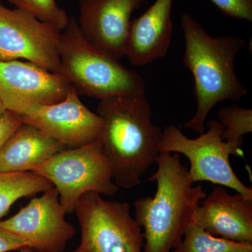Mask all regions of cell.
<instances>
[{
    "instance_id": "6da1fadb",
    "label": "cell",
    "mask_w": 252,
    "mask_h": 252,
    "mask_svg": "<svg viewBox=\"0 0 252 252\" xmlns=\"http://www.w3.org/2000/svg\"><path fill=\"white\" fill-rule=\"evenodd\" d=\"M96 113L102 121L99 140L120 188L132 189L156 162L162 130L152 122L145 94L99 100Z\"/></svg>"
},
{
    "instance_id": "7a4b0ae2",
    "label": "cell",
    "mask_w": 252,
    "mask_h": 252,
    "mask_svg": "<svg viewBox=\"0 0 252 252\" xmlns=\"http://www.w3.org/2000/svg\"><path fill=\"white\" fill-rule=\"evenodd\" d=\"M154 197L136 200L135 219L143 229V252H170L180 245L186 230L194 222L199 204L206 197L202 186H194L178 153L160 152Z\"/></svg>"
},
{
    "instance_id": "3957f363",
    "label": "cell",
    "mask_w": 252,
    "mask_h": 252,
    "mask_svg": "<svg viewBox=\"0 0 252 252\" xmlns=\"http://www.w3.org/2000/svg\"><path fill=\"white\" fill-rule=\"evenodd\" d=\"M181 26L185 40L183 63L193 74L197 101L195 115L183 127L202 134L207 116L217 104L239 101L248 94L235 71V59L245 41L234 36L214 37L188 13L182 14Z\"/></svg>"
},
{
    "instance_id": "277c9868",
    "label": "cell",
    "mask_w": 252,
    "mask_h": 252,
    "mask_svg": "<svg viewBox=\"0 0 252 252\" xmlns=\"http://www.w3.org/2000/svg\"><path fill=\"white\" fill-rule=\"evenodd\" d=\"M59 51L61 74L78 94L99 100L145 94L143 78L124 67L119 60L91 46L73 16L61 32Z\"/></svg>"
},
{
    "instance_id": "5b68a950",
    "label": "cell",
    "mask_w": 252,
    "mask_h": 252,
    "mask_svg": "<svg viewBox=\"0 0 252 252\" xmlns=\"http://www.w3.org/2000/svg\"><path fill=\"white\" fill-rule=\"evenodd\" d=\"M32 172L47 179L57 189L66 214L75 211L79 199L88 192L112 196L119 189L99 139L54 154Z\"/></svg>"
},
{
    "instance_id": "8992f818",
    "label": "cell",
    "mask_w": 252,
    "mask_h": 252,
    "mask_svg": "<svg viewBox=\"0 0 252 252\" xmlns=\"http://www.w3.org/2000/svg\"><path fill=\"white\" fill-rule=\"evenodd\" d=\"M208 130L196 139H190L180 127L168 126L162 131L158 146L160 152H175L185 155L190 161L189 176L193 183L209 182L223 186L252 198V187H246L237 177L230 165V155L243 157L241 147L221 139V124L218 120L210 121Z\"/></svg>"
},
{
    "instance_id": "52a82bcc",
    "label": "cell",
    "mask_w": 252,
    "mask_h": 252,
    "mask_svg": "<svg viewBox=\"0 0 252 252\" xmlns=\"http://www.w3.org/2000/svg\"><path fill=\"white\" fill-rule=\"evenodd\" d=\"M81 227V243L71 252H143L142 228L127 203L104 200L88 192L75 208Z\"/></svg>"
},
{
    "instance_id": "ba28073f",
    "label": "cell",
    "mask_w": 252,
    "mask_h": 252,
    "mask_svg": "<svg viewBox=\"0 0 252 252\" xmlns=\"http://www.w3.org/2000/svg\"><path fill=\"white\" fill-rule=\"evenodd\" d=\"M61 32L31 13L0 3V61L24 59L61 74Z\"/></svg>"
},
{
    "instance_id": "9c48e42d",
    "label": "cell",
    "mask_w": 252,
    "mask_h": 252,
    "mask_svg": "<svg viewBox=\"0 0 252 252\" xmlns=\"http://www.w3.org/2000/svg\"><path fill=\"white\" fill-rule=\"evenodd\" d=\"M65 215L59 191L53 187L32 199L14 216L0 220V228L23 239L34 250L62 252L77 234Z\"/></svg>"
},
{
    "instance_id": "30bf717a",
    "label": "cell",
    "mask_w": 252,
    "mask_h": 252,
    "mask_svg": "<svg viewBox=\"0 0 252 252\" xmlns=\"http://www.w3.org/2000/svg\"><path fill=\"white\" fill-rule=\"evenodd\" d=\"M72 86L64 76L29 61H0V100L6 110L23 115L36 106L65 99Z\"/></svg>"
},
{
    "instance_id": "8fae6325",
    "label": "cell",
    "mask_w": 252,
    "mask_h": 252,
    "mask_svg": "<svg viewBox=\"0 0 252 252\" xmlns=\"http://www.w3.org/2000/svg\"><path fill=\"white\" fill-rule=\"evenodd\" d=\"M21 121L70 149L98 140L102 121L81 102L74 88L65 99L49 105L36 106L21 115Z\"/></svg>"
},
{
    "instance_id": "7c38bea8",
    "label": "cell",
    "mask_w": 252,
    "mask_h": 252,
    "mask_svg": "<svg viewBox=\"0 0 252 252\" xmlns=\"http://www.w3.org/2000/svg\"><path fill=\"white\" fill-rule=\"evenodd\" d=\"M146 0H79L78 26L96 49L119 60L125 56L131 16Z\"/></svg>"
},
{
    "instance_id": "4fadbf2b",
    "label": "cell",
    "mask_w": 252,
    "mask_h": 252,
    "mask_svg": "<svg viewBox=\"0 0 252 252\" xmlns=\"http://www.w3.org/2000/svg\"><path fill=\"white\" fill-rule=\"evenodd\" d=\"M193 223L214 236L252 243V198L230 195L222 186H215L199 204Z\"/></svg>"
},
{
    "instance_id": "5bb4252c",
    "label": "cell",
    "mask_w": 252,
    "mask_h": 252,
    "mask_svg": "<svg viewBox=\"0 0 252 252\" xmlns=\"http://www.w3.org/2000/svg\"><path fill=\"white\" fill-rule=\"evenodd\" d=\"M173 0H156L138 18L131 21L125 56L143 67L164 57L172 42Z\"/></svg>"
},
{
    "instance_id": "9a60e30c",
    "label": "cell",
    "mask_w": 252,
    "mask_h": 252,
    "mask_svg": "<svg viewBox=\"0 0 252 252\" xmlns=\"http://www.w3.org/2000/svg\"><path fill=\"white\" fill-rule=\"evenodd\" d=\"M64 149L61 142L22 122L0 152V172H32Z\"/></svg>"
},
{
    "instance_id": "2e32d148",
    "label": "cell",
    "mask_w": 252,
    "mask_h": 252,
    "mask_svg": "<svg viewBox=\"0 0 252 252\" xmlns=\"http://www.w3.org/2000/svg\"><path fill=\"white\" fill-rule=\"evenodd\" d=\"M54 187L33 172H0V220L20 198L43 193Z\"/></svg>"
},
{
    "instance_id": "e0dca14e",
    "label": "cell",
    "mask_w": 252,
    "mask_h": 252,
    "mask_svg": "<svg viewBox=\"0 0 252 252\" xmlns=\"http://www.w3.org/2000/svg\"><path fill=\"white\" fill-rule=\"evenodd\" d=\"M174 252H252V243L214 236L193 223L186 230L182 242Z\"/></svg>"
},
{
    "instance_id": "ac0fdd59",
    "label": "cell",
    "mask_w": 252,
    "mask_h": 252,
    "mask_svg": "<svg viewBox=\"0 0 252 252\" xmlns=\"http://www.w3.org/2000/svg\"><path fill=\"white\" fill-rule=\"evenodd\" d=\"M217 117L223 127L222 140L242 148L243 136L252 132V109L233 104L220 109Z\"/></svg>"
},
{
    "instance_id": "d6986e66",
    "label": "cell",
    "mask_w": 252,
    "mask_h": 252,
    "mask_svg": "<svg viewBox=\"0 0 252 252\" xmlns=\"http://www.w3.org/2000/svg\"><path fill=\"white\" fill-rule=\"evenodd\" d=\"M17 9L31 13L39 21L50 23L63 31L69 22L67 13L56 0H8Z\"/></svg>"
},
{
    "instance_id": "ffe728a7",
    "label": "cell",
    "mask_w": 252,
    "mask_h": 252,
    "mask_svg": "<svg viewBox=\"0 0 252 252\" xmlns=\"http://www.w3.org/2000/svg\"><path fill=\"white\" fill-rule=\"evenodd\" d=\"M227 17L252 22V0H210Z\"/></svg>"
},
{
    "instance_id": "44dd1931",
    "label": "cell",
    "mask_w": 252,
    "mask_h": 252,
    "mask_svg": "<svg viewBox=\"0 0 252 252\" xmlns=\"http://www.w3.org/2000/svg\"><path fill=\"white\" fill-rule=\"evenodd\" d=\"M22 124L21 115L6 110L0 114V152L9 137Z\"/></svg>"
},
{
    "instance_id": "7402d4cb",
    "label": "cell",
    "mask_w": 252,
    "mask_h": 252,
    "mask_svg": "<svg viewBox=\"0 0 252 252\" xmlns=\"http://www.w3.org/2000/svg\"><path fill=\"white\" fill-rule=\"evenodd\" d=\"M26 247H29V245L23 239L0 228V252H8L14 250L20 251Z\"/></svg>"
},
{
    "instance_id": "603a6c76",
    "label": "cell",
    "mask_w": 252,
    "mask_h": 252,
    "mask_svg": "<svg viewBox=\"0 0 252 252\" xmlns=\"http://www.w3.org/2000/svg\"><path fill=\"white\" fill-rule=\"evenodd\" d=\"M32 248L30 247H26V248H23L22 250H20V252H32Z\"/></svg>"
},
{
    "instance_id": "cb8c5ba5",
    "label": "cell",
    "mask_w": 252,
    "mask_h": 252,
    "mask_svg": "<svg viewBox=\"0 0 252 252\" xmlns=\"http://www.w3.org/2000/svg\"><path fill=\"white\" fill-rule=\"evenodd\" d=\"M6 111V109L4 108V105H3L2 102L0 100V114H2Z\"/></svg>"
},
{
    "instance_id": "d4e9b609",
    "label": "cell",
    "mask_w": 252,
    "mask_h": 252,
    "mask_svg": "<svg viewBox=\"0 0 252 252\" xmlns=\"http://www.w3.org/2000/svg\"><path fill=\"white\" fill-rule=\"evenodd\" d=\"M32 252H46L39 251V250H34V249H32Z\"/></svg>"
}]
</instances>
